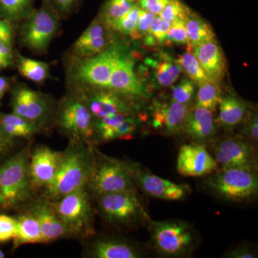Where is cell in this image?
<instances>
[{"instance_id": "b9f144b4", "label": "cell", "mask_w": 258, "mask_h": 258, "mask_svg": "<svg viewBox=\"0 0 258 258\" xmlns=\"http://www.w3.org/2000/svg\"><path fill=\"white\" fill-rule=\"evenodd\" d=\"M140 120L135 114L128 115L118 127L115 134V139L118 140H130L134 139V135L137 131Z\"/></svg>"}, {"instance_id": "f1b7e54d", "label": "cell", "mask_w": 258, "mask_h": 258, "mask_svg": "<svg viewBox=\"0 0 258 258\" xmlns=\"http://www.w3.org/2000/svg\"><path fill=\"white\" fill-rule=\"evenodd\" d=\"M16 63L20 74L32 82L41 83L50 78V67L47 62L18 54Z\"/></svg>"}, {"instance_id": "2e32d148", "label": "cell", "mask_w": 258, "mask_h": 258, "mask_svg": "<svg viewBox=\"0 0 258 258\" xmlns=\"http://www.w3.org/2000/svg\"><path fill=\"white\" fill-rule=\"evenodd\" d=\"M134 59L124 50L111 75L108 90L130 99L145 98L147 91L134 71Z\"/></svg>"}, {"instance_id": "ab89813d", "label": "cell", "mask_w": 258, "mask_h": 258, "mask_svg": "<svg viewBox=\"0 0 258 258\" xmlns=\"http://www.w3.org/2000/svg\"><path fill=\"white\" fill-rule=\"evenodd\" d=\"M239 136L257 146L258 142V116L257 111L249 112L242 122Z\"/></svg>"}, {"instance_id": "d6a6232c", "label": "cell", "mask_w": 258, "mask_h": 258, "mask_svg": "<svg viewBox=\"0 0 258 258\" xmlns=\"http://www.w3.org/2000/svg\"><path fill=\"white\" fill-rule=\"evenodd\" d=\"M137 0H107L99 18L111 30L112 25L137 4Z\"/></svg>"}, {"instance_id": "484cf974", "label": "cell", "mask_w": 258, "mask_h": 258, "mask_svg": "<svg viewBox=\"0 0 258 258\" xmlns=\"http://www.w3.org/2000/svg\"><path fill=\"white\" fill-rule=\"evenodd\" d=\"M0 126L5 135L11 139L31 138L41 130L36 125L13 113H0Z\"/></svg>"}, {"instance_id": "6da1fadb", "label": "cell", "mask_w": 258, "mask_h": 258, "mask_svg": "<svg viewBox=\"0 0 258 258\" xmlns=\"http://www.w3.org/2000/svg\"><path fill=\"white\" fill-rule=\"evenodd\" d=\"M96 157L91 147L83 142L71 141L61 153L55 177L44 188V196L51 203L87 184L94 166Z\"/></svg>"}, {"instance_id": "f35d334b", "label": "cell", "mask_w": 258, "mask_h": 258, "mask_svg": "<svg viewBox=\"0 0 258 258\" xmlns=\"http://www.w3.org/2000/svg\"><path fill=\"white\" fill-rule=\"evenodd\" d=\"M165 44L166 45H186L189 46L184 20H176L171 23Z\"/></svg>"}, {"instance_id": "3957f363", "label": "cell", "mask_w": 258, "mask_h": 258, "mask_svg": "<svg viewBox=\"0 0 258 258\" xmlns=\"http://www.w3.org/2000/svg\"><path fill=\"white\" fill-rule=\"evenodd\" d=\"M205 185L217 198L224 201L249 203L257 197V170L241 167L222 168L208 175Z\"/></svg>"}, {"instance_id": "4316f807", "label": "cell", "mask_w": 258, "mask_h": 258, "mask_svg": "<svg viewBox=\"0 0 258 258\" xmlns=\"http://www.w3.org/2000/svg\"><path fill=\"white\" fill-rule=\"evenodd\" d=\"M18 230L14 239L15 248L22 244L44 243L40 225L31 213L28 211L17 218Z\"/></svg>"}, {"instance_id": "60d3db41", "label": "cell", "mask_w": 258, "mask_h": 258, "mask_svg": "<svg viewBox=\"0 0 258 258\" xmlns=\"http://www.w3.org/2000/svg\"><path fill=\"white\" fill-rule=\"evenodd\" d=\"M18 230L17 219L0 215V242H6L14 240Z\"/></svg>"}, {"instance_id": "bcb514c9", "label": "cell", "mask_w": 258, "mask_h": 258, "mask_svg": "<svg viewBox=\"0 0 258 258\" xmlns=\"http://www.w3.org/2000/svg\"><path fill=\"white\" fill-rule=\"evenodd\" d=\"M13 28L12 24L0 16V41L13 45Z\"/></svg>"}, {"instance_id": "f6af8a7d", "label": "cell", "mask_w": 258, "mask_h": 258, "mask_svg": "<svg viewBox=\"0 0 258 258\" xmlns=\"http://www.w3.org/2000/svg\"><path fill=\"white\" fill-rule=\"evenodd\" d=\"M224 257L227 258H254L257 257V254L249 246L241 245L226 252Z\"/></svg>"}, {"instance_id": "ffe728a7", "label": "cell", "mask_w": 258, "mask_h": 258, "mask_svg": "<svg viewBox=\"0 0 258 258\" xmlns=\"http://www.w3.org/2000/svg\"><path fill=\"white\" fill-rule=\"evenodd\" d=\"M28 211L39 222L44 243L72 236L69 229L57 216L52 203L48 200L35 202Z\"/></svg>"}, {"instance_id": "603a6c76", "label": "cell", "mask_w": 258, "mask_h": 258, "mask_svg": "<svg viewBox=\"0 0 258 258\" xmlns=\"http://www.w3.org/2000/svg\"><path fill=\"white\" fill-rule=\"evenodd\" d=\"M88 255L96 258H138L142 257V253L128 241L117 237H103L91 244Z\"/></svg>"}, {"instance_id": "9c48e42d", "label": "cell", "mask_w": 258, "mask_h": 258, "mask_svg": "<svg viewBox=\"0 0 258 258\" xmlns=\"http://www.w3.org/2000/svg\"><path fill=\"white\" fill-rule=\"evenodd\" d=\"M96 198L101 216L111 225L129 227L147 224L151 220L137 189L107 194Z\"/></svg>"}, {"instance_id": "44dd1931", "label": "cell", "mask_w": 258, "mask_h": 258, "mask_svg": "<svg viewBox=\"0 0 258 258\" xmlns=\"http://www.w3.org/2000/svg\"><path fill=\"white\" fill-rule=\"evenodd\" d=\"M182 133L194 142L206 146L213 142L217 134L213 112L202 107L190 108Z\"/></svg>"}, {"instance_id": "d4e9b609", "label": "cell", "mask_w": 258, "mask_h": 258, "mask_svg": "<svg viewBox=\"0 0 258 258\" xmlns=\"http://www.w3.org/2000/svg\"><path fill=\"white\" fill-rule=\"evenodd\" d=\"M147 66L152 69L154 79L161 87H169L177 81L182 69L177 59H174L165 52H159L152 58H147Z\"/></svg>"}, {"instance_id": "7a4b0ae2", "label": "cell", "mask_w": 258, "mask_h": 258, "mask_svg": "<svg viewBox=\"0 0 258 258\" xmlns=\"http://www.w3.org/2000/svg\"><path fill=\"white\" fill-rule=\"evenodd\" d=\"M29 147L25 148L0 165V209L14 210L28 203L32 189L29 175L30 157Z\"/></svg>"}, {"instance_id": "cb8c5ba5", "label": "cell", "mask_w": 258, "mask_h": 258, "mask_svg": "<svg viewBox=\"0 0 258 258\" xmlns=\"http://www.w3.org/2000/svg\"><path fill=\"white\" fill-rule=\"evenodd\" d=\"M218 108L215 123L226 131H232L240 126L250 112L248 105L234 95L224 96Z\"/></svg>"}, {"instance_id": "ee69618b", "label": "cell", "mask_w": 258, "mask_h": 258, "mask_svg": "<svg viewBox=\"0 0 258 258\" xmlns=\"http://www.w3.org/2000/svg\"><path fill=\"white\" fill-rule=\"evenodd\" d=\"M169 2V0H137V4L142 9L159 15Z\"/></svg>"}, {"instance_id": "e575fe53", "label": "cell", "mask_w": 258, "mask_h": 258, "mask_svg": "<svg viewBox=\"0 0 258 258\" xmlns=\"http://www.w3.org/2000/svg\"><path fill=\"white\" fill-rule=\"evenodd\" d=\"M171 23L155 16L151 24L147 35L144 37V42L148 46L153 47L165 43Z\"/></svg>"}, {"instance_id": "d6986e66", "label": "cell", "mask_w": 258, "mask_h": 258, "mask_svg": "<svg viewBox=\"0 0 258 258\" xmlns=\"http://www.w3.org/2000/svg\"><path fill=\"white\" fill-rule=\"evenodd\" d=\"M110 30L101 19H95L71 47L73 58L92 57L106 49L113 42Z\"/></svg>"}, {"instance_id": "8992f818", "label": "cell", "mask_w": 258, "mask_h": 258, "mask_svg": "<svg viewBox=\"0 0 258 258\" xmlns=\"http://www.w3.org/2000/svg\"><path fill=\"white\" fill-rule=\"evenodd\" d=\"M86 189L98 198L107 194L136 190L132 164L114 158H96Z\"/></svg>"}, {"instance_id": "30bf717a", "label": "cell", "mask_w": 258, "mask_h": 258, "mask_svg": "<svg viewBox=\"0 0 258 258\" xmlns=\"http://www.w3.org/2000/svg\"><path fill=\"white\" fill-rule=\"evenodd\" d=\"M56 122L71 141L88 142L93 140L94 117L82 98L76 93L61 101Z\"/></svg>"}, {"instance_id": "f546056e", "label": "cell", "mask_w": 258, "mask_h": 258, "mask_svg": "<svg viewBox=\"0 0 258 258\" xmlns=\"http://www.w3.org/2000/svg\"><path fill=\"white\" fill-rule=\"evenodd\" d=\"M133 113H115L95 119L94 137L93 141L99 142L115 140L118 127L128 115Z\"/></svg>"}, {"instance_id": "5bb4252c", "label": "cell", "mask_w": 258, "mask_h": 258, "mask_svg": "<svg viewBox=\"0 0 258 258\" xmlns=\"http://www.w3.org/2000/svg\"><path fill=\"white\" fill-rule=\"evenodd\" d=\"M95 119L115 113H134L133 100L109 90L76 88Z\"/></svg>"}, {"instance_id": "277c9868", "label": "cell", "mask_w": 258, "mask_h": 258, "mask_svg": "<svg viewBox=\"0 0 258 258\" xmlns=\"http://www.w3.org/2000/svg\"><path fill=\"white\" fill-rule=\"evenodd\" d=\"M151 244L158 254L166 257H186L198 245V237L187 222L179 220L147 223Z\"/></svg>"}, {"instance_id": "1f68e13d", "label": "cell", "mask_w": 258, "mask_h": 258, "mask_svg": "<svg viewBox=\"0 0 258 258\" xmlns=\"http://www.w3.org/2000/svg\"><path fill=\"white\" fill-rule=\"evenodd\" d=\"M223 97L220 83L208 81L199 85L195 106L216 111Z\"/></svg>"}, {"instance_id": "c3c4849f", "label": "cell", "mask_w": 258, "mask_h": 258, "mask_svg": "<svg viewBox=\"0 0 258 258\" xmlns=\"http://www.w3.org/2000/svg\"><path fill=\"white\" fill-rule=\"evenodd\" d=\"M11 140V139L5 135L3 129L0 126V156L6 152L7 149L10 147Z\"/></svg>"}, {"instance_id": "e0dca14e", "label": "cell", "mask_w": 258, "mask_h": 258, "mask_svg": "<svg viewBox=\"0 0 258 258\" xmlns=\"http://www.w3.org/2000/svg\"><path fill=\"white\" fill-rule=\"evenodd\" d=\"M190 108L189 105L172 100L169 103L156 102L152 109L153 128L169 137L182 133Z\"/></svg>"}, {"instance_id": "5b68a950", "label": "cell", "mask_w": 258, "mask_h": 258, "mask_svg": "<svg viewBox=\"0 0 258 258\" xmlns=\"http://www.w3.org/2000/svg\"><path fill=\"white\" fill-rule=\"evenodd\" d=\"M124 49L113 42L100 53L86 57L74 58L69 77L75 88H93L108 90L111 75Z\"/></svg>"}, {"instance_id": "7dc6e473", "label": "cell", "mask_w": 258, "mask_h": 258, "mask_svg": "<svg viewBox=\"0 0 258 258\" xmlns=\"http://www.w3.org/2000/svg\"><path fill=\"white\" fill-rule=\"evenodd\" d=\"M53 8L57 10L59 15H67L76 6L78 0H51Z\"/></svg>"}, {"instance_id": "7bdbcfd3", "label": "cell", "mask_w": 258, "mask_h": 258, "mask_svg": "<svg viewBox=\"0 0 258 258\" xmlns=\"http://www.w3.org/2000/svg\"><path fill=\"white\" fill-rule=\"evenodd\" d=\"M155 16V15L141 8L140 11H139L137 28H136L132 38L134 40H138V39L145 37L149 32L151 24Z\"/></svg>"}, {"instance_id": "9a60e30c", "label": "cell", "mask_w": 258, "mask_h": 258, "mask_svg": "<svg viewBox=\"0 0 258 258\" xmlns=\"http://www.w3.org/2000/svg\"><path fill=\"white\" fill-rule=\"evenodd\" d=\"M218 169L216 161L205 144L192 142L179 147L176 170L181 175L201 177L210 175Z\"/></svg>"}, {"instance_id": "8fae6325", "label": "cell", "mask_w": 258, "mask_h": 258, "mask_svg": "<svg viewBox=\"0 0 258 258\" xmlns=\"http://www.w3.org/2000/svg\"><path fill=\"white\" fill-rule=\"evenodd\" d=\"M257 146L240 136L212 142V155L219 169L241 167L257 170Z\"/></svg>"}, {"instance_id": "4dcf8cb0", "label": "cell", "mask_w": 258, "mask_h": 258, "mask_svg": "<svg viewBox=\"0 0 258 258\" xmlns=\"http://www.w3.org/2000/svg\"><path fill=\"white\" fill-rule=\"evenodd\" d=\"M34 0H0V16L9 23L25 20L31 13Z\"/></svg>"}, {"instance_id": "52a82bcc", "label": "cell", "mask_w": 258, "mask_h": 258, "mask_svg": "<svg viewBox=\"0 0 258 258\" xmlns=\"http://www.w3.org/2000/svg\"><path fill=\"white\" fill-rule=\"evenodd\" d=\"M59 13L50 3L32 10L25 19L20 33L23 46L34 53H45L60 28Z\"/></svg>"}, {"instance_id": "7402d4cb", "label": "cell", "mask_w": 258, "mask_h": 258, "mask_svg": "<svg viewBox=\"0 0 258 258\" xmlns=\"http://www.w3.org/2000/svg\"><path fill=\"white\" fill-rule=\"evenodd\" d=\"M193 52L210 81L220 83L225 76L226 60L215 39L194 47Z\"/></svg>"}, {"instance_id": "ba28073f", "label": "cell", "mask_w": 258, "mask_h": 258, "mask_svg": "<svg viewBox=\"0 0 258 258\" xmlns=\"http://www.w3.org/2000/svg\"><path fill=\"white\" fill-rule=\"evenodd\" d=\"M51 203L71 235L88 237L94 234V213L86 186Z\"/></svg>"}, {"instance_id": "836d02e7", "label": "cell", "mask_w": 258, "mask_h": 258, "mask_svg": "<svg viewBox=\"0 0 258 258\" xmlns=\"http://www.w3.org/2000/svg\"><path fill=\"white\" fill-rule=\"evenodd\" d=\"M182 71H184L189 79L194 83L200 85L210 80L204 71L200 62L193 52V47L188 46L187 50L177 59Z\"/></svg>"}, {"instance_id": "8d00e7d4", "label": "cell", "mask_w": 258, "mask_h": 258, "mask_svg": "<svg viewBox=\"0 0 258 258\" xmlns=\"http://www.w3.org/2000/svg\"><path fill=\"white\" fill-rule=\"evenodd\" d=\"M191 10L180 0H169L159 14V17L169 23L176 20H186Z\"/></svg>"}, {"instance_id": "7c38bea8", "label": "cell", "mask_w": 258, "mask_h": 258, "mask_svg": "<svg viewBox=\"0 0 258 258\" xmlns=\"http://www.w3.org/2000/svg\"><path fill=\"white\" fill-rule=\"evenodd\" d=\"M11 101L15 114L29 120L40 129L48 123L53 106L47 95L25 85H19L12 91Z\"/></svg>"}, {"instance_id": "4fadbf2b", "label": "cell", "mask_w": 258, "mask_h": 258, "mask_svg": "<svg viewBox=\"0 0 258 258\" xmlns=\"http://www.w3.org/2000/svg\"><path fill=\"white\" fill-rule=\"evenodd\" d=\"M136 186L146 195L157 200L180 201L191 191L189 185L176 184L153 174L137 163L131 162Z\"/></svg>"}, {"instance_id": "74e56055", "label": "cell", "mask_w": 258, "mask_h": 258, "mask_svg": "<svg viewBox=\"0 0 258 258\" xmlns=\"http://www.w3.org/2000/svg\"><path fill=\"white\" fill-rule=\"evenodd\" d=\"M195 93V83L191 79H183L172 88V101L181 104L189 105Z\"/></svg>"}, {"instance_id": "816d5d0a", "label": "cell", "mask_w": 258, "mask_h": 258, "mask_svg": "<svg viewBox=\"0 0 258 258\" xmlns=\"http://www.w3.org/2000/svg\"><path fill=\"white\" fill-rule=\"evenodd\" d=\"M3 42H4L0 41V47H1L2 44H3Z\"/></svg>"}, {"instance_id": "83f0119b", "label": "cell", "mask_w": 258, "mask_h": 258, "mask_svg": "<svg viewBox=\"0 0 258 258\" xmlns=\"http://www.w3.org/2000/svg\"><path fill=\"white\" fill-rule=\"evenodd\" d=\"M185 26L190 47H194L215 39V34L211 26L191 11L185 20Z\"/></svg>"}, {"instance_id": "681fc988", "label": "cell", "mask_w": 258, "mask_h": 258, "mask_svg": "<svg viewBox=\"0 0 258 258\" xmlns=\"http://www.w3.org/2000/svg\"><path fill=\"white\" fill-rule=\"evenodd\" d=\"M10 86L9 79L3 76H0V102L4 97L5 93L8 91Z\"/></svg>"}, {"instance_id": "f907efd6", "label": "cell", "mask_w": 258, "mask_h": 258, "mask_svg": "<svg viewBox=\"0 0 258 258\" xmlns=\"http://www.w3.org/2000/svg\"><path fill=\"white\" fill-rule=\"evenodd\" d=\"M5 257V254L3 251L0 250V258H3Z\"/></svg>"}, {"instance_id": "ac0fdd59", "label": "cell", "mask_w": 258, "mask_h": 258, "mask_svg": "<svg viewBox=\"0 0 258 258\" xmlns=\"http://www.w3.org/2000/svg\"><path fill=\"white\" fill-rule=\"evenodd\" d=\"M61 153L40 146L30 154L28 170L32 189L45 188L55 177Z\"/></svg>"}, {"instance_id": "d590c367", "label": "cell", "mask_w": 258, "mask_h": 258, "mask_svg": "<svg viewBox=\"0 0 258 258\" xmlns=\"http://www.w3.org/2000/svg\"><path fill=\"white\" fill-rule=\"evenodd\" d=\"M140 9V7L137 3L126 14L112 25L111 30L121 35L132 37L137 28Z\"/></svg>"}]
</instances>
